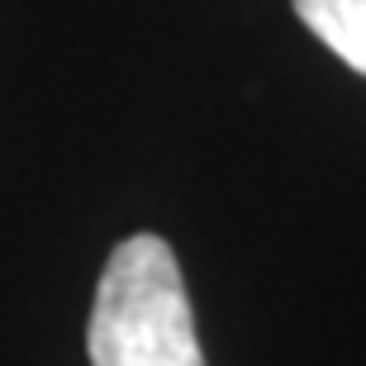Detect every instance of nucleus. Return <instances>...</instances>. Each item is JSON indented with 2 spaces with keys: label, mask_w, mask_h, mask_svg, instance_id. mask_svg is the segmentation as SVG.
<instances>
[{
  "label": "nucleus",
  "mask_w": 366,
  "mask_h": 366,
  "mask_svg": "<svg viewBox=\"0 0 366 366\" xmlns=\"http://www.w3.org/2000/svg\"><path fill=\"white\" fill-rule=\"evenodd\" d=\"M91 366H204L195 310L167 238L134 233L109 252L86 328Z\"/></svg>",
  "instance_id": "nucleus-1"
},
{
  "label": "nucleus",
  "mask_w": 366,
  "mask_h": 366,
  "mask_svg": "<svg viewBox=\"0 0 366 366\" xmlns=\"http://www.w3.org/2000/svg\"><path fill=\"white\" fill-rule=\"evenodd\" d=\"M290 5H295L300 24L328 53L366 76V0H290Z\"/></svg>",
  "instance_id": "nucleus-2"
}]
</instances>
